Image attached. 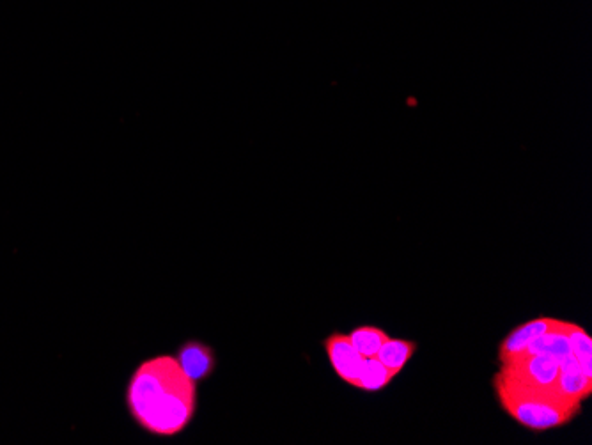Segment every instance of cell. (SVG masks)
I'll return each mask as SVG.
<instances>
[{"instance_id": "5", "label": "cell", "mask_w": 592, "mask_h": 445, "mask_svg": "<svg viewBox=\"0 0 592 445\" xmlns=\"http://www.w3.org/2000/svg\"><path fill=\"white\" fill-rule=\"evenodd\" d=\"M174 357L178 360L181 369L185 371V375L195 383L208 380L217 369L215 350L203 341L190 339L187 343L181 344Z\"/></svg>"}, {"instance_id": "6", "label": "cell", "mask_w": 592, "mask_h": 445, "mask_svg": "<svg viewBox=\"0 0 592 445\" xmlns=\"http://www.w3.org/2000/svg\"><path fill=\"white\" fill-rule=\"evenodd\" d=\"M554 321L555 318H550V316L534 318V320L527 321V323H522L513 332H509L506 339L500 343V364L506 362V360L513 359L518 353H522L536 337L550 332L554 328Z\"/></svg>"}, {"instance_id": "10", "label": "cell", "mask_w": 592, "mask_h": 445, "mask_svg": "<svg viewBox=\"0 0 592 445\" xmlns=\"http://www.w3.org/2000/svg\"><path fill=\"white\" fill-rule=\"evenodd\" d=\"M398 373L385 366L378 357H369L364 359L362 369H360L359 382L355 389L366 392H378L385 389Z\"/></svg>"}, {"instance_id": "11", "label": "cell", "mask_w": 592, "mask_h": 445, "mask_svg": "<svg viewBox=\"0 0 592 445\" xmlns=\"http://www.w3.org/2000/svg\"><path fill=\"white\" fill-rule=\"evenodd\" d=\"M417 352V343L415 341H406V339H387L383 343L380 352H378V359L382 360L385 366L392 369L394 373H401L403 367L412 360L413 355Z\"/></svg>"}, {"instance_id": "9", "label": "cell", "mask_w": 592, "mask_h": 445, "mask_svg": "<svg viewBox=\"0 0 592 445\" xmlns=\"http://www.w3.org/2000/svg\"><path fill=\"white\" fill-rule=\"evenodd\" d=\"M522 353L525 355H546L561 364L562 360L568 359L571 355V348H569L568 337L564 336L561 330L555 328L554 321V328L543 336L536 337Z\"/></svg>"}, {"instance_id": "3", "label": "cell", "mask_w": 592, "mask_h": 445, "mask_svg": "<svg viewBox=\"0 0 592 445\" xmlns=\"http://www.w3.org/2000/svg\"><path fill=\"white\" fill-rule=\"evenodd\" d=\"M500 375L534 387H555L559 376V362L546 355L520 353L500 364Z\"/></svg>"}, {"instance_id": "4", "label": "cell", "mask_w": 592, "mask_h": 445, "mask_svg": "<svg viewBox=\"0 0 592 445\" xmlns=\"http://www.w3.org/2000/svg\"><path fill=\"white\" fill-rule=\"evenodd\" d=\"M323 348L327 352L330 366L334 367L335 375L351 387H357L360 369L364 364V357L360 355L351 343L348 334L334 332L323 341Z\"/></svg>"}, {"instance_id": "8", "label": "cell", "mask_w": 592, "mask_h": 445, "mask_svg": "<svg viewBox=\"0 0 592 445\" xmlns=\"http://www.w3.org/2000/svg\"><path fill=\"white\" fill-rule=\"evenodd\" d=\"M555 328L568 337L571 355L578 360L580 366L584 367L585 373L592 376V337L587 334V330L577 323L557 320V318H555Z\"/></svg>"}, {"instance_id": "2", "label": "cell", "mask_w": 592, "mask_h": 445, "mask_svg": "<svg viewBox=\"0 0 592 445\" xmlns=\"http://www.w3.org/2000/svg\"><path fill=\"white\" fill-rule=\"evenodd\" d=\"M500 406L530 431L557 430L582 412V403L566 398L557 387H534L497 373L493 378Z\"/></svg>"}, {"instance_id": "7", "label": "cell", "mask_w": 592, "mask_h": 445, "mask_svg": "<svg viewBox=\"0 0 592 445\" xmlns=\"http://www.w3.org/2000/svg\"><path fill=\"white\" fill-rule=\"evenodd\" d=\"M555 387L566 398L582 403L584 399L591 398L592 376L585 373L584 367L578 364L573 355H569L568 359L562 360L559 364V376Z\"/></svg>"}, {"instance_id": "1", "label": "cell", "mask_w": 592, "mask_h": 445, "mask_svg": "<svg viewBox=\"0 0 592 445\" xmlns=\"http://www.w3.org/2000/svg\"><path fill=\"white\" fill-rule=\"evenodd\" d=\"M197 383L174 355H156L135 367L126 385V410L153 437L171 438L187 430L197 412Z\"/></svg>"}, {"instance_id": "12", "label": "cell", "mask_w": 592, "mask_h": 445, "mask_svg": "<svg viewBox=\"0 0 592 445\" xmlns=\"http://www.w3.org/2000/svg\"><path fill=\"white\" fill-rule=\"evenodd\" d=\"M351 343L355 346V350L364 357H376L383 343L389 339V334L383 332L382 328L371 327V325H364V327L355 328L353 332L348 334Z\"/></svg>"}]
</instances>
